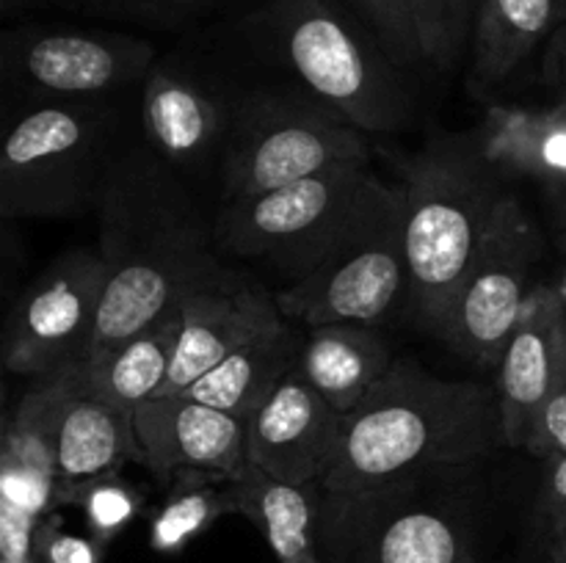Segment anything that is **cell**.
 I'll list each match as a JSON object with an SVG mask.
<instances>
[{"instance_id":"cell-1","label":"cell","mask_w":566,"mask_h":563,"mask_svg":"<svg viewBox=\"0 0 566 563\" xmlns=\"http://www.w3.org/2000/svg\"><path fill=\"white\" fill-rule=\"evenodd\" d=\"M503 442L497 392L446 381L412 359L392 364L343 417L324 495H363L481 461Z\"/></svg>"},{"instance_id":"cell-2","label":"cell","mask_w":566,"mask_h":563,"mask_svg":"<svg viewBox=\"0 0 566 563\" xmlns=\"http://www.w3.org/2000/svg\"><path fill=\"white\" fill-rule=\"evenodd\" d=\"M177 193L138 163L114 166L105 177L99 252L108 282L86 364L158 323L180 307L188 287L221 265Z\"/></svg>"},{"instance_id":"cell-3","label":"cell","mask_w":566,"mask_h":563,"mask_svg":"<svg viewBox=\"0 0 566 563\" xmlns=\"http://www.w3.org/2000/svg\"><path fill=\"white\" fill-rule=\"evenodd\" d=\"M479 136L440 138L401 166L409 304L442 340L501 191Z\"/></svg>"},{"instance_id":"cell-4","label":"cell","mask_w":566,"mask_h":563,"mask_svg":"<svg viewBox=\"0 0 566 563\" xmlns=\"http://www.w3.org/2000/svg\"><path fill=\"white\" fill-rule=\"evenodd\" d=\"M401 221V191L381 182L368 163H354L276 191L227 199L216 237L241 257L269 259L296 282Z\"/></svg>"},{"instance_id":"cell-5","label":"cell","mask_w":566,"mask_h":563,"mask_svg":"<svg viewBox=\"0 0 566 563\" xmlns=\"http://www.w3.org/2000/svg\"><path fill=\"white\" fill-rule=\"evenodd\" d=\"M260 22L318 103L357 130L403 125L409 103L396 61L340 0H265Z\"/></svg>"},{"instance_id":"cell-6","label":"cell","mask_w":566,"mask_h":563,"mask_svg":"<svg viewBox=\"0 0 566 563\" xmlns=\"http://www.w3.org/2000/svg\"><path fill=\"white\" fill-rule=\"evenodd\" d=\"M105 121L86 103H42L9 127L0 149V215L55 219L103 196Z\"/></svg>"},{"instance_id":"cell-7","label":"cell","mask_w":566,"mask_h":563,"mask_svg":"<svg viewBox=\"0 0 566 563\" xmlns=\"http://www.w3.org/2000/svg\"><path fill=\"white\" fill-rule=\"evenodd\" d=\"M431 475L363 495L321 491L324 563H479L464 519L423 495Z\"/></svg>"},{"instance_id":"cell-8","label":"cell","mask_w":566,"mask_h":563,"mask_svg":"<svg viewBox=\"0 0 566 563\" xmlns=\"http://www.w3.org/2000/svg\"><path fill=\"white\" fill-rule=\"evenodd\" d=\"M357 127L318 99L260 97L232 130L224 196L276 191L337 166L368 163Z\"/></svg>"},{"instance_id":"cell-9","label":"cell","mask_w":566,"mask_h":563,"mask_svg":"<svg viewBox=\"0 0 566 563\" xmlns=\"http://www.w3.org/2000/svg\"><path fill=\"white\" fill-rule=\"evenodd\" d=\"M542 237L523 202L503 193L492 213L484 243L453 304L442 340L481 370L495 373L503 351L520 323L525 301L534 293Z\"/></svg>"},{"instance_id":"cell-10","label":"cell","mask_w":566,"mask_h":563,"mask_svg":"<svg viewBox=\"0 0 566 563\" xmlns=\"http://www.w3.org/2000/svg\"><path fill=\"white\" fill-rule=\"evenodd\" d=\"M108 263L103 252H66L17 298L6 318L3 364L9 373L44 379L86 364L97 329Z\"/></svg>"},{"instance_id":"cell-11","label":"cell","mask_w":566,"mask_h":563,"mask_svg":"<svg viewBox=\"0 0 566 563\" xmlns=\"http://www.w3.org/2000/svg\"><path fill=\"white\" fill-rule=\"evenodd\" d=\"M155 47L138 36L77 28H20L3 36L0 70L9 86L44 103H86L144 81Z\"/></svg>"},{"instance_id":"cell-12","label":"cell","mask_w":566,"mask_h":563,"mask_svg":"<svg viewBox=\"0 0 566 563\" xmlns=\"http://www.w3.org/2000/svg\"><path fill=\"white\" fill-rule=\"evenodd\" d=\"M409 296L403 221L365 237L276 293L282 318L321 326H374Z\"/></svg>"},{"instance_id":"cell-13","label":"cell","mask_w":566,"mask_h":563,"mask_svg":"<svg viewBox=\"0 0 566 563\" xmlns=\"http://www.w3.org/2000/svg\"><path fill=\"white\" fill-rule=\"evenodd\" d=\"M180 342L158 395H180L235 348L285 320L276 296L227 265L188 287L180 298Z\"/></svg>"},{"instance_id":"cell-14","label":"cell","mask_w":566,"mask_h":563,"mask_svg":"<svg viewBox=\"0 0 566 563\" xmlns=\"http://www.w3.org/2000/svg\"><path fill=\"white\" fill-rule=\"evenodd\" d=\"M138 464L164 486L177 472L235 475L247 464L249 419L191 395H158L133 408Z\"/></svg>"},{"instance_id":"cell-15","label":"cell","mask_w":566,"mask_h":563,"mask_svg":"<svg viewBox=\"0 0 566 563\" xmlns=\"http://www.w3.org/2000/svg\"><path fill=\"white\" fill-rule=\"evenodd\" d=\"M86 384V364L33 379L3 428L0 502L44 519L55 508V447L64 414Z\"/></svg>"},{"instance_id":"cell-16","label":"cell","mask_w":566,"mask_h":563,"mask_svg":"<svg viewBox=\"0 0 566 563\" xmlns=\"http://www.w3.org/2000/svg\"><path fill=\"white\" fill-rule=\"evenodd\" d=\"M566 368V301L553 285H536L495 370L503 442L525 447L542 403Z\"/></svg>"},{"instance_id":"cell-17","label":"cell","mask_w":566,"mask_h":563,"mask_svg":"<svg viewBox=\"0 0 566 563\" xmlns=\"http://www.w3.org/2000/svg\"><path fill=\"white\" fill-rule=\"evenodd\" d=\"M346 414L332 408L293 370L274 395L249 417L247 458L298 486L324 480Z\"/></svg>"},{"instance_id":"cell-18","label":"cell","mask_w":566,"mask_h":563,"mask_svg":"<svg viewBox=\"0 0 566 563\" xmlns=\"http://www.w3.org/2000/svg\"><path fill=\"white\" fill-rule=\"evenodd\" d=\"M130 458L138 461L133 408L116 406L83 384L66 406L59 431L55 506H66L72 491L88 480L119 472Z\"/></svg>"},{"instance_id":"cell-19","label":"cell","mask_w":566,"mask_h":563,"mask_svg":"<svg viewBox=\"0 0 566 563\" xmlns=\"http://www.w3.org/2000/svg\"><path fill=\"white\" fill-rule=\"evenodd\" d=\"M232 506L243 513L280 563H324L318 550L321 484L298 486L247 458L230 478Z\"/></svg>"},{"instance_id":"cell-20","label":"cell","mask_w":566,"mask_h":563,"mask_svg":"<svg viewBox=\"0 0 566 563\" xmlns=\"http://www.w3.org/2000/svg\"><path fill=\"white\" fill-rule=\"evenodd\" d=\"M142 121L149 144L169 163H193L224 130V108L199 83L153 64L144 77Z\"/></svg>"},{"instance_id":"cell-21","label":"cell","mask_w":566,"mask_h":563,"mask_svg":"<svg viewBox=\"0 0 566 563\" xmlns=\"http://www.w3.org/2000/svg\"><path fill=\"white\" fill-rule=\"evenodd\" d=\"M302 346L304 340L296 329L282 320L247 346L235 348L180 395H191L208 406L249 419L296 370Z\"/></svg>"},{"instance_id":"cell-22","label":"cell","mask_w":566,"mask_h":563,"mask_svg":"<svg viewBox=\"0 0 566 563\" xmlns=\"http://www.w3.org/2000/svg\"><path fill=\"white\" fill-rule=\"evenodd\" d=\"M392 364L390 346L370 326H321L310 329L296 373L332 408L348 414Z\"/></svg>"},{"instance_id":"cell-23","label":"cell","mask_w":566,"mask_h":563,"mask_svg":"<svg viewBox=\"0 0 566 563\" xmlns=\"http://www.w3.org/2000/svg\"><path fill=\"white\" fill-rule=\"evenodd\" d=\"M566 0H479L473 17V77L497 86L564 25Z\"/></svg>"},{"instance_id":"cell-24","label":"cell","mask_w":566,"mask_h":563,"mask_svg":"<svg viewBox=\"0 0 566 563\" xmlns=\"http://www.w3.org/2000/svg\"><path fill=\"white\" fill-rule=\"evenodd\" d=\"M484 152L501 171L566 188V97L553 108H490Z\"/></svg>"},{"instance_id":"cell-25","label":"cell","mask_w":566,"mask_h":563,"mask_svg":"<svg viewBox=\"0 0 566 563\" xmlns=\"http://www.w3.org/2000/svg\"><path fill=\"white\" fill-rule=\"evenodd\" d=\"M180 329L182 312L180 307H175L158 323L147 326L105 357L88 362L86 386L94 395L125 408H136L138 403L155 397L175 362Z\"/></svg>"},{"instance_id":"cell-26","label":"cell","mask_w":566,"mask_h":563,"mask_svg":"<svg viewBox=\"0 0 566 563\" xmlns=\"http://www.w3.org/2000/svg\"><path fill=\"white\" fill-rule=\"evenodd\" d=\"M232 475L197 472L186 469L166 486L169 495L149 519V546L160 555H175L186 550L197 535H202L216 519L235 513L230 491Z\"/></svg>"},{"instance_id":"cell-27","label":"cell","mask_w":566,"mask_h":563,"mask_svg":"<svg viewBox=\"0 0 566 563\" xmlns=\"http://www.w3.org/2000/svg\"><path fill=\"white\" fill-rule=\"evenodd\" d=\"M418 28L423 64L448 70L473 36V0H407Z\"/></svg>"},{"instance_id":"cell-28","label":"cell","mask_w":566,"mask_h":563,"mask_svg":"<svg viewBox=\"0 0 566 563\" xmlns=\"http://www.w3.org/2000/svg\"><path fill=\"white\" fill-rule=\"evenodd\" d=\"M142 491L127 484L119 472L103 475L97 480H88L81 489H75L66 500V506H77L88 524V533L108 546L133 519L142 511Z\"/></svg>"},{"instance_id":"cell-29","label":"cell","mask_w":566,"mask_h":563,"mask_svg":"<svg viewBox=\"0 0 566 563\" xmlns=\"http://www.w3.org/2000/svg\"><path fill=\"white\" fill-rule=\"evenodd\" d=\"M396 64H423L418 28L407 0H343Z\"/></svg>"},{"instance_id":"cell-30","label":"cell","mask_w":566,"mask_h":563,"mask_svg":"<svg viewBox=\"0 0 566 563\" xmlns=\"http://www.w3.org/2000/svg\"><path fill=\"white\" fill-rule=\"evenodd\" d=\"M105 555V544L94 535H83L64 530L55 513L39 522L36 539H33V563H99Z\"/></svg>"},{"instance_id":"cell-31","label":"cell","mask_w":566,"mask_h":563,"mask_svg":"<svg viewBox=\"0 0 566 563\" xmlns=\"http://www.w3.org/2000/svg\"><path fill=\"white\" fill-rule=\"evenodd\" d=\"M525 450L539 461L566 456V368L531 425Z\"/></svg>"},{"instance_id":"cell-32","label":"cell","mask_w":566,"mask_h":563,"mask_svg":"<svg viewBox=\"0 0 566 563\" xmlns=\"http://www.w3.org/2000/svg\"><path fill=\"white\" fill-rule=\"evenodd\" d=\"M42 519L0 502V557L3 563L33 561V539Z\"/></svg>"},{"instance_id":"cell-33","label":"cell","mask_w":566,"mask_h":563,"mask_svg":"<svg viewBox=\"0 0 566 563\" xmlns=\"http://www.w3.org/2000/svg\"><path fill=\"white\" fill-rule=\"evenodd\" d=\"M536 508L553 535L566 533V456L547 458Z\"/></svg>"},{"instance_id":"cell-34","label":"cell","mask_w":566,"mask_h":563,"mask_svg":"<svg viewBox=\"0 0 566 563\" xmlns=\"http://www.w3.org/2000/svg\"><path fill=\"white\" fill-rule=\"evenodd\" d=\"M219 0H108L105 14L125 17H147V20H166V17H180L188 11L205 9Z\"/></svg>"},{"instance_id":"cell-35","label":"cell","mask_w":566,"mask_h":563,"mask_svg":"<svg viewBox=\"0 0 566 563\" xmlns=\"http://www.w3.org/2000/svg\"><path fill=\"white\" fill-rule=\"evenodd\" d=\"M542 75H545L547 86H553L562 97H566V22L547 39Z\"/></svg>"},{"instance_id":"cell-36","label":"cell","mask_w":566,"mask_h":563,"mask_svg":"<svg viewBox=\"0 0 566 563\" xmlns=\"http://www.w3.org/2000/svg\"><path fill=\"white\" fill-rule=\"evenodd\" d=\"M6 14L28 9H75V11H99L105 14L108 0H0Z\"/></svg>"},{"instance_id":"cell-37","label":"cell","mask_w":566,"mask_h":563,"mask_svg":"<svg viewBox=\"0 0 566 563\" xmlns=\"http://www.w3.org/2000/svg\"><path fill=\"white\" fill-rule=\"evenodd\" d=\"M551 563H566V533H558V535H553Z\"/></svg>"},{"instance_id":"cell-38","label":"cell","mask_w":566,"mask_h":563,"mask_svg":"<svg viewBox=\"0 0 566 563\" xmlns=\"http://www.w3.org/2000/svg\"><path fill=\"white\" fill-rule=\"evenodd\" d=\"M566 282V279H564ZM558 293H562V296H564V301H566V285L564 287H558Z\"/></svg>"},{"instance_id":"cell-39","label":"cell","mask_w":566,"mask_h":563,"mask_svg":"<svg viewBox=\"0 0 566 563\" xmlns=\"http://www.w3.org/2000/svg\"><path fill=\"white\" fill-rule=\"evenodd\" d=\"M20 563H33V561H20Z\"/></svg>"}]
</instances>
